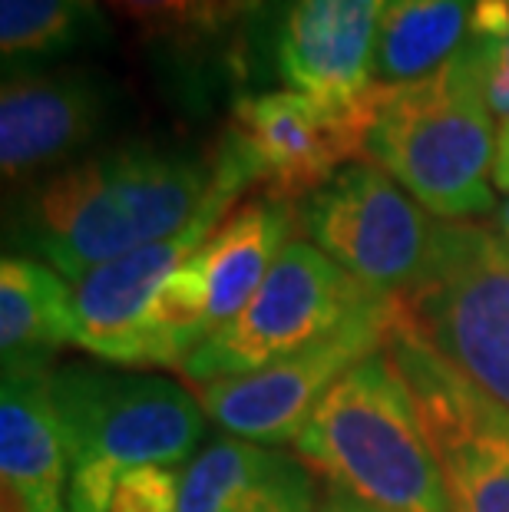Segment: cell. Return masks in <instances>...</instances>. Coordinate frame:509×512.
<instances>
[{"label": "cell", "instance_id": "1", "mask_svg": "<svg viewBox=\"0 0 509 512\" xmlns=\"http://www.w3.org/2000/svg\"><path fill=\"white\" fill-rule=\"evenodd\" d=\"M252 179L229 146L212 156L123 143L90 152L43 176L20 212V238L67 281L172 238L222 195H242Z\"/></svg>", "mask_w": 509, "mask_h": 512}, {"label": "cell", "instance_id": "2", "mask_svg": "<svg viewBox=\"0 0 509 512\" xmlns=\"http://www.w3.org/2000/svg\"><path fill=\"white\" fill-rule=\"evenodd\" d=\"M291 446L331 493L384 512H450L414 394L387 347L328 390Z\"/></svg>", "mask_w": 509, "mask_h": 512}, {"label": "cell", "instance_id": "3", "mask_svg": "<svg viewBox=\"0 0 509 512\" xmlns=\"http://www.w3.org/2000/svg\"><path fill=\"white\" fill-rule=\"evenodd\" d=\"M496 139L480 63L463 47L440 73L387 90L364 156L430 215L463 222L496 209Z\"/></svg>", "mask_w": 509, "mask_h": 512}, {"label": "cell", "instance_id": "4", "mask_svg": "<svg viewBox=\"0 0 509 512\" xmlns=\"http://www.w3.org/2000/svg\"><path fill=\"white\" fill-rule=\"evenodd\" d=\"M384 298L391 294L348 275L318 245L291 238L255 298L205 337L182 374L196 384L252 374L318 344Z\"/></svg>", "mask_w": 509, "mask_h": 512}, {"label": "cell", "instance_id": "5", "mask_svg": "<svg viewBox=\"0 0 509 512\" xmlns=\"http://www.w3.org/2000/svg\"><path fill=\"white\" fill-rule=\"evenodd\" d=\"M407 328L509 410V238L443 225L440 252L400 294Z\"/></svg>", "mask_w": 509, "mask_h": 512}, {"label": "cell", "instance_id": "6", "mask_svg": "<svg viewBox=\"0 0 509 512\" xmlns=\"http://www.w3.org/2000/svg\"><path fill=\"white\" fill-rule=\"evenodd\" d=\"M50 397L73 463L110 460L179 470L205 440L209 413L202 400L169 377L70 364L53 370Z\"/></svg>", "mask_w": 509, "mask_h": 512}, {"label": "cell", "instance_id": "7", "mask_svg": "<svg viewBox=\"0 0 509 512\" xmlns=\"http://www.w3.org/2000/svg\"><path fill=\"white\" fill-rule=\"evenodd\" d=\"M308 242L357 281L404 294L440 252L443 225L374 162H351L298 209Z\"/></svg>", "mask_w": 509, "mask_h": 512}, {"label": "cell", "instance_id": "8", "mask_svg": "<svg viewBox=\"0 0 509 512\" xmlns=\"http://www.w3.org/2000/svg\"><path fill=\"white\" fill-rule=\"evenodd\" d=\"M414 394L450 512H509V410L407 328L387 341Z\"/></svg>", "mask_w": 509, "mask_h": 512}, {"label": "cell", "instance_id": "9", "mask_svg": "<svg viewBox=\"0 0 509 512\" xmlns=\"http://www.w3.org/2000/svg\"><path fill=\"white\" fill-rule=\"evenodd\" d=\"M387 90L374 83L354 103H328L298 90L235 100L222 143L242 162L265 199H308L344 166L357 162Z\"/></svg>", "mask_w": 509, "mask_h": 512}, {"label": "cell", "instance_id": "10", "mask_svg": "<svg viewBox=\"0 0 509 512\" xmlns=\"http://www.w3.org/2000/svg\"><path fill=\"white\" fill-rule=\"evenodd\" d=\"M400 321V294L377 301L318 344L252 374L202 384V407L225 433L258 446L295 443L328 390L364 357L384 351Z\"/></svg>", "mask_w": 509, "mask_h": 512}, {"label": "cell", "instance_id": "11", "mask_svg": "<svg viewBox=\"0 0 509 512\" xmlns=\"http://www.w3.org/2000/svg\"><path fill=\"white\" fill-rule=\"evenodd\" d=\"M113 119V93L80 67L27 70L0 90V169L7 182L50 176L103 136Z\"/></svg>", "mask_w": 509, "mask_h": 512}, {"label": "cell", "instance_id": "12", "mask_svg": "<svg viewBox=\"0 0 509 512\" xmlns=\"http://www.w3.org/2000/svg\"><path fill=\"white\" fill-rule=\"evenodd\" d=\"M238 195H222L186 232L143 245L86 271L73 285V344L106 364L139 367V321L149 298L172 271L209 242Z\"/></svg>", "mask_w": 509, "mask_h": 512}, {"label": "cell", "instance_id": "13", "mask_svg": "<svg viewBox=\"0 0 509 512\" xmlns=\"http://www.w3.org/2000/svg\"><path fill=\"white\" fill-rule=\"evenodd\" d=\"M394 0H288L275 63L291 90L354 103L374 90V47Z\"/></svg>", "mask_w": 509, "mask_h": 512}, {"label": "cell", "instance_id": "14", "mask_svg": "<svg viewBox=\"0 0 509 512\" xmlns=\"http://www.w3.org/2000/svg\"><path fill=\"white\" fill-rule=\"evenodd\" d=\"M50 377V367H14L0 390V476L27 512H67L73 460Z\"/></svg>", "mask_w": 509, "mask_h": 512}, {"label": "cell", "instance_id": "15", "mask_svg": "<svg viewBox=\"0 0 509 512\" xmlns=\"http://www.w3.org/2000/svg\"><path fill=\"white\" fill-rule=\"evenodd\" d=\"M295 215L291 202H275L265 195L248 199L229 212V219L202 245L212 291V331L229 324L265 285L268 271L291 242Z\"/></svg>", "mask_w": 509, "mask_h": 512}, {"label": "cell", "instance_id": "16", "mask_svg": "<svg viewBox=\"0 0 509 512\" xmlns=\"http://www.w3.org/2000/svg\"><path fill=\"white\" fill-rule=\"evenodd\" d=\"M63 344H73V285L47 261L7 255L0 265L4 370L50 367Z\"/></svg>", "mask_w": 509, "mask_h": 512}, {"label": "cell", "instance_id": "17", "mask_svg": "<svg viewBox=\"0 0 509 512\" xmlns=\"http://www.w3.org/2000/svg\"><path fill=\"white\" fill-rule=\"evenodd\" d=\"M476 0H394L374 47V83L384 90L440 73L467 47Z\"/></svg>", "mask_w": 509, "mask_h": 512}, {"label": "cell", "instance_id": "18", "mask_svg": "<svg viewBox=\"0 0 509 512\" xmlns=\"http://www.w3.org/2000/svg\"><path fill=\"white\" fill-rule=\"evenodd\" d=\"M212 334V291L202 248L149 298L139 321V367H179Z\"/></svg>", "mask_w": 509, "mask_h": 512}, {"label": "cell", "instance_id": "19", "mask_svg": "<svg viewBox=\"0 0 509 512\" xmlns=\"http://www.w3.org/2000/svg\"><path fill=\"white\" fill-rule=\"evenodd\" d=\"M100 30L96 0H0V53L14 73L67 57Z\"/></svg>", "mask_w": 509, "mask_h": 512}, {"label": "cell", "instance_id": "20", "mask_svg": "<svg viewBox=\"0 0 509 512\" xmlns=\"http://www.w3.org/2000/svg\"><path fill=\"white\" fill-rule=\"evenodd\" d=\"M285 456L268 446L222 437L182 466L176 512H235L272 476Z\"/></svg>", "mask_w": 509, "mask_h": 512}, {"label": "cell", "instance_id": "21", "mask_svg": "<svg viewBox=\"0 0 509 512\" xmlns=\"http://www.w3.org/2000/svg\"><path fill=\"white\" fill-rule=\"evenodd\" d=\"M146 34L172 43H205L229 37L265 0H106Z\"/></svg>", "mask_w": 509, "mask_h": 512}, {"label": "cell", "instance_id": "22", "mask_svg": "<svg viewBox=\"0 0 509 512\" xmlns=\"http://www.w3.org/2000/svg\"><path fill=\"white\" fill-rule=\"evenodd\" d=\"M179 479L176 466H129L119 476L110 512H176Z\"/></svg>", "mask_w": 509, "mask_h": 512}, {"label": "cell", "instance_id": "23", "mask_svg": "<svg viewBox=\"0 0 509 512\" xmlns=\"http://www.w3.org/2000/svg\"><path fill=\"white\" fill-rule=\"evenodd\" d=\"M235 512H318L314 509L311 473L298 460L285 456V463H281Z\"/></svg>", "mask_w": 509, "mask_h": 512}, {"label": "cell", "instance_id": "24", "mask_svg": "<svg viewBox=\"0 0 509 512\" xmlns=\"http://www.w3.org/2000/svg\"><path fill=\"white\" fill-rule=\"evenodd\" d=\"M123 470H129V466H119L110 460L73 463L70 489H67V512H110L113 493H116Z\"/></svg>", "mask_w": 509, "mask_h": 512}, {"label": "cell", "instance_id": "25", "mask_svg": "<svg viewBox=\"0 0 509 512\" xmlns=\"http://www.w3.org/2000/svg\"><path fill=\"white\" fill-rule=\"evenodd\" d=\"M493 182L509 192V123L500 126V139H496V166H493Z\"/></svg>", "mask_w": 509, "mask_h": 512}, {"label": "cell", "instance_id": "26", "mask_svg": "<svg viewBox=\"0 0 509 512\" xmlns=\"http://www.w3.org/2000/svg\"><path fill=\"white\" fill-rule=\"evenodd\" d=\"M318 512H384V509H374V506L361 503V499H351L344 493H328V499L318 506Z\"/></svg>", "mask_w": 509, "mask_h": 512}, {"label": "cell", "instance_id": "27", "mask_svg": "<svg viewBox=\"0 0 509 512\" xmlns=\"http://www.w3.org/2000/svg\"><path fill=\"white\" fill-rule=\"evenodd\" d=\"M496 232L509 238V199L500 205V212H496Z\"/></svg>", "mask_w": 509, "mask_h": 512}]
</instances>
